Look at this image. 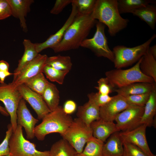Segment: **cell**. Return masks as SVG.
Instances as JSON below:
<instances>
[{"label":"cell","instance_id":"74e56055","mask_svg":"<svg viewBox=\"0 0 156 156\" xmlns=\"http://www.w3.org/2000/svg\"><path fill=\"white\" fill-rule=\"evenodd\" d=\"M88 99L94 102L100 107L105 105L112 99L109 95H103L99 92H91L87 95Z\"/></svg>","mask_w":156,"mask_h":156},{"label":"cell","instance_id":"ffe728a7","mask_svg":"<svg viewBox=\"0 0 156 156\" xmlns=\"http://www.w3.org/2000/svg\"><path fill=\"white\" fill-rule=\"evenodd\" d=\"M156 83L145 82L135 83L115 89L114 92H116L117 95L124 97L131 95L150 93L156 88Z\"/></svg>","mask_w":156,"mask_h":156},{"label":"cell","instance_id":"b9f144b4","mask_svg":"<svg viewBox=\"0 0 156 156\" xmlns=\"http://www.w3.org/2000/svg\"><path fill=\"white\" fill-rule=\"evenodd\" d=\"M13 75V73L9 71L0 70V83H4L6 77Z\"/></svg>","mask_w":156,"mask_h":156},{"label":"cell","instance_id":"ba28073f","mask_svg":"<svg viewBox=\"0 0 156 156\" xmlns=\"http://www.w3.org/2000/svg\"><path fill=\"white\" fill-rule=\"evenodd\" d=\"M96 24V31L93 37L86 39L80 47L90 50L98 57H104L113 62L114 55L109 47L105 34V25L99 21Z\"/></svg>","mask_w":156,"mask_h":156},{"label":"cell","instance_id":"8992f818","mask_svg":"<svg viewBox=\"0 0 156 156\" xmlns=\"http://www.w3.org/2000/svg\"><path fill=\"white\" fill-rule=\"evenodd\" d=\"M61 135L74 148L77 154L82 151L85 144L93 136L90 126L78 118L73 119L67 129Z\"/></svg>","mask_w":156,"mask_h":156},{"label":"cell","instance_id":"6da1fadb","mask_svg":"<svg viewBox=\"0 0 156 156\" xmlns=\"http://www.w3.org/2000/svg\"><path fill=\"white\" fill-rule=\"evenodd\" d=\"M96 23L91 15H77L61 41L52 49L55 53H58L78 48Z\"/></svg>","mask_w":156,"mask_h":156},{"label":"cell","instance_id":"603a6c76","mask_svg":"<svg viewBox=\"0 0 156 156\" xmlns=\"http://www.w3.org/2000/svg\"><path fill=\"white\" fill-rule=\"evenodd\" d=\"M24 51L23 56L19 60L17 67L14 72V76L17 75L27 64L34 60L39 53L37 52L36 44L25 39L23 42Z\"/></svg>","mask_w":156,"mask_h":156},{"label":"cell","instance_id":"f35d334b","mask_svg":"<svg viewBox=\"0 0 156 156\" xmlns=\"http://www.w3.org/2000/svg\"><path fill=\"white\" fill-rule=\"evenodd\" d=\"M11 15V8L7 0H0V20L6 19Z\"/></svg>","mask_w":156,"mask_h":156},{"label":"cell","instance_id":"30bf717a","mask_svg":"<svg viewBox=\"0 0 156 156\" xmlns=\"http://www.w3.org/2000/svg\"><path fill=\"white\" fill-rule=\"evenodd\" d=\"M144 109V107L130 105L118 115L114 121L120 131H129L142 125L141 121Z\"/></svg>","mask_w":156,"mask_h":156},{"label":"cell","instance_id":"d6a6232c","mask_svg":"<svg viewBox=\"0 0 156 156\" xmlns=\"http://www.w3.org/2000/svg\"><path fill=\"white\" fill-rule=\"evenodd\" d=\"M69 72L68 70H60L46 65L42 73L46 78L52 82H55L61 85L64 82L65 77Z\"/></svg>","mask_w":156,"mask_h":156},{"label":"cell","instance_id":"4316f807","mask_svg":"<svg viewBox=\"0 0 156 156\" xmlns=\"http://www.w3.org/2000/svg\"><path fill=\"white\" fill-rule=\"evenodd\" d=\"M49 151L51 156H77V154L74 148L63 138L54 143Z\"/></svg>","mask_w":156,"mask_h":156},{"label":"cell","instance_id":"5bb4252c","mask_svg":"<svg viewBox=\"0 0 156 156\" xmlns=\"http://www.w3.org/2000/svg\"><path fill=\"white\" fill-rule=\"evenodd\" d=\"M129 105L125 97L117 94L113 96L110 101L100 107V118L114 122L118 115Z\"/></svg>","mask_w":156,"mask_h":156},{"label":"cell","instance_id":"52a82bcc","mask_svg":"<svg viewBox=\"0 0 156 156\" xmlns=\"http://www.w3.org/2000/svg\"><path fill=\"white\" fill-rule=\"evenodd\" d=\"M9 145L11 156H51L49 151H39L34 143L26 140L19 125L12 134Z\"/></svg>","mask_w":156,"mask_h":156},{"label":"cell","instance_id":"f6af8a7d","mask_svg":"<svg viewBox=\"0 0 156 156\" xmlns=\"http://www.w3.org/2000/svg\"><path fill=\"white\" fill-rule=\"evenodd\" d=\"M0 113L3 115L8 116L9 115L5 107H4L0 105Z\"/></svg>","mask_w":156,"mask_h":156},{"label":"cell","instance_id":"e575fe53","mask_svg":"<svg viewBox=\"0 0 156 156\" xmlns=\"http://www.w3.org/2000/svg\"><path fill=\"white\" fill-rule=\"evenodd\" d=\"M122 142L124 149L123 156H148L137 146L123 141Z\"/></svg>","mask_w":156,"mask_h":156},{"label":"cell","instance_id":"1f68e13d","mask_svg":"<svg viewBox=\"0 0 156 156\" xmlns=\"http://www.w3.org/2000/svg\"><path fill=\"white\" fill-rule=\"evenodd\" d=\"M96 0H72V5L75 7L77 15H90L94 10Z\"/></svg>","mask_w":156,"mask_h":156},{"label":"cell","instance_id":"60d3db41","mask_svg":"<svg viewBox=\"0 0 156 156\" xmlns=\"http://www.w3.org/2000/svg\"><path fill=\"white\" fill-rule=\"evenodd\" d=\"M77 107L76 103L74 101L68 100L65 102L63 108L66 114L70 115L75 112Z\"/></svg>","mask_w":156,"mask_h":156},{"label":"cell","instance_id":"ab89813d","mask_svg":"<svg viewBox=\"0 0 156 156\" xmlns=\"http://www.w3.org/2000/svg\"><path fill=\"white\" fill-rule=\"evenodd\" d=\"M72 0H57L50 12L53 14L60 13L67 5L71 3Z\"/></svg>","mask_w":156,"mask_h":156},{"label":"cell","instance_id":"5b68a950","mask_svg":"<svg viewBox=\"0 0 156 156\" xmlns=\"http://www.w3.org/2000/svg\"><path fill=\"white\" fill-rule=\"evenodd\" d=\"M141 59L129 68H116L107 71L105 73V77L115 89L137 82L156 83L152 78L144 75L141 71L140 68Z\"/></svg>","mask_w":156,"mask_h":156},{"label":"cell","instance_id":"9c48e42d","mask_svg":"<svg viewBox=\"0 0 156 156\" xmlns=\"http://www.w3.org/2000/svg\"><path fill=\"white\" fill-rule=\"evenodd\" d=\"M22 99L17 86L12 82L8 84L0 83V101L4 104L10 116V124L13 132L17 126L16 111L19 103Z\"/></svg>","mask_w":156,"mask_h":156},{"label":"cell","instance_id":"8d00e7d4","mask_svg":"<svg viewBox=\"0 0 156 156\" xmlns=\"http://www.w3.org/2000/svg\"><path fill=\"white\" fill-rule=\"evenodd\" d=\"M13 132L12 126L10 123L7 126L5 137L0 144V156H5L10 154L9 141Z\"/></svg>","mask_w":156,"mask_h":156},{"label":"cell","instance_id":"f1b7e54d","mask_svg":"<svg viewBox=\"0 0 156 156\" xmlns=\"http://www.w3.org/2000/svg\"><path fill=\"white\" fill-rule=\"evenodd\" d=\"M104 142L93 136L86 143L82 151L77 156H103L102 150Z\"/></svg>","mask_w":156,"mask_h":156},{"label":"cell","instance_id":"7a4b0ae2","mask_svg":"<svg viewBox=\"0 0 156 156\" xmlns=\"http://www.w3.org/2000/svg\"><path fill=\"white\" fill-rule=\"evenodd\" d=\"M91 16L106 25L109 34L112 37L125 28L129 22L128 19L121 16L117 0H96Z\"/></svg>","mask_w":156,"mask_h":156},{"label":"cell","instance_id":"4dcf8cb0","mask_svg":"<svg viewBox=\"0 0 156 156\" xmlns=\"http://www.w3.org/2000/svg\"><path fill=\"white\" fill-rule=\"evenodd\" d=\"M49 82L43 73H41L28 79L24 84L42 95Z\"/></svg>","mask_w":156,"mask_h":156},{"label":"cell","instance_id":"f546056e","mask_svg":"<svg viewBox=\"0 0 156 156\" xmlns=\"http://www.w3.org/2000/svg\"><path fill=\"white\" fill-rule=\"evenodd\" d=\"M46 64L56 69L69 71L72 66L70 56L60 55L48 57Z\"/></svg>","mask_w":156,"mask_h":156},{"label":"cell","instance_id":"9a60e30c","mask_svg":"<svg viewBox=\"0 0 156 156\" xmlns=\"http://www.w3.org/2000/svg\"><path fill=\"white\" fill-rule=\"evenodd\" d=\"M17 122L25 130L26 138L32 139L35 137L34 130L39 120L35 118L31 113L23 99L20 101L16 111Z\"/></svg>","mask_w":156,"mask_h":156},{"label":"cell","instance_id":"bcb514c9","mask_svg":"<svg viewBox=\"0 0 156 156\" xmlns=\"http://www.w3.org/2000/svg\"><path fill=\"white\" fill-rule=\"evenodd\" d=\"M11 156V155L10 154L8 155H6V156Z\"/></svg>","mask_w":156,"mask_h":156},{"label":"cell","instance_id":"7402d4cb","mask_svg":"<svg viewBox=\"0 0 156 156\" xmlns=\"http://www.w3.org/2000/svg\"><path fill=\"white\" fill-rule=\"evenodd\" d=\"M156 114V88L150 93L149 99L144 107L141 124L145 125L147 127H155L154 118Z\"/></svg>","mask_w":156,"mask_h":156},{"label":"cell","instance_id":"277c9868","mask_svg":"<svg viewBox=\"0 0 156 156\" xmlns=\"http://www.w3.org/2000/svg\"><path fill=\"white\" fill-rule=\"evenodd\" d=\"M156 37L153 34L146 42L133 47H127L123 45L114 47L112 50L114 56V67L121 69L137 63L148 50L151 42Z\"/></svg>","mask_w":156,"mask_h":156},{"label":"cell","instance_id":"3957f363","mask_svg":"<svg viewBox=\"0 0 156 156\" xmlns=\"http://www.w3.org/2000/svg\"><path fill=\"white\" fill-rule=\"evenodd\" d=\"M41 123L35 127V137L40 141L43 140L48 134L58 133L60 135L67 129L73 119L64 112L63 107L59 105L46 115Z\"/></svg>","mask_w":156,"mask_h":156},{"label":"cell","instance_id":"d590c367","mask_svg":"<svg viewBox=\"0 0 156 156\" xmlns=\"http://www.w3.org/2000/svg\"><path fill=\"white\" fill-rule=\"evenodd\" d=\"M97 83L98 86L94 88L99 93L103 95H109L114 91L115 89L106 77L101 78L97 81Z\"/></svg>","mask_w":156,"mask_h":156},{"label":"cell","instance_id":"ac0fdd59","mask_svg":"<svg viewBox=\"0 0 156 156\" xmlns=\"http://www.w3.org/2000/svg\"><path fill=\"white\" fill-rule=\"evenodd\" d=\"M12 11V15L18 18L23 31L27 32L28 31L25 17L30 11V6L33 0H7Z\"/></svg>","mask_w":156,"mask_h":156},{"label":"cell","instance_id":"e0dca14e","mask_svg":"<svg viewBox=\"0 0 156 156\" xmlns=\"http://www.w3.org/2000/svg\"><path fill=\"white\" fill-rule=\"evenodd\" d=\"M93 136L103 142L113 134L120 131L114 122L101 118L93 122L90 125Z\"/></svg>","mask_w":156,"mask_h":156},{"label":"cell","instance_id":"44dd1931","mask_svg":"<svg viewBox=\"0 0 156 156\" xmlns=\"http://www.w3.org/2000/svg\"><path fill=\"white\" fill-rule=\"evenodd\" d=\"M124 149L122 141L119 131L112 134L106 143L102 150L103 156H123Z\"/></svg>","mask_w":156,"mask_h":156},{"label":"cell","instance_id":"cb8c5ba5","mask_svg":"<svg viewBox=\"0 0 156 156\" xmlns=\"http://www.w3.org/2000/svg\"><path fill=\"white\" fill-rule=\"evenodd\" d=\"M131 13L145 22L152 29H155L156 23L155 5L148 4L134 10Z\"/></svg>","mask_w":156,"mask_h":156},{"label":"cell","instance_id":"836d02e7","mask_svg":"<svg viewBox=\"0 0 156 156\" xmlns=\"http://www.w3.org/2000/svg\"><path fill=\"white\" fill-rule=\"evenodd\" d=\"M150 94L131 95L125 97L129 105L144 107L149 99Z\"/></svg>","mask_w":156,"mask_h":156},{"label":"cell","instance_id":"d4e9b609","mask_svg":"<svg viewBox=\"0 0 156 156\" xmlns=\"http://www.w3.org/2000/svg\"><path fill=\"white\" fill-rule=\"evenodd\" d=\"M42 96L51 111L59 106L60 92L54 84L49 82Z\"/></svg>","mask_w":156,"mask_h":156},{"label":"cell","instance_id":"7bdbcfd3","mask_svg":"<svg viewBox=\"0 0 156 156\" xmlns=\"http://www.w3.org/2000/svg\"><path fill=\"white\" fill-rule=\"evenodd\" d=\"M9 67L8 62L3 60H0V70L9 71Z\"/></svg>","mask_w":156,"mask_h":156},{"label":"cell","instance_id":"d6986e66","mask_svg":"<svg viewBox=\"0 0 156 156\" xmlns=\"http://www.w3.org/2000/svg\"><path fill=\"white\" fill-rule=\"evenodd\" d=\"M77 118L90 126L94 121L100 118V107L90 99L83 105L79 106L77 112Z\"/></svg>","mask_w":156,"mask_h":156},{"label":"cell","instance_id":"7c38bea8","mask_svg":"<svg viewBox=\"0 0 156 156\" xmlns=\"http://www.w3.org/2000/svg\"><path fill=\"white\" fill-rule=\"evenodd\" d=\"M23 99L30 105L36 113L38 119L42 120L51 111L41 95L33 91L24 84L17 86Z\"/></svg>","mask_w":156,"mask_h":156},{"label":"cell","instance_id":"2e32d148","mask_svg":"<svg viewBox=\"0 0 156 156\" xmlns=\"http://www.w3.org/2000/svg\"><path fill=\"white\" fill-rule=\"evenodd\" d=\"M72 5V9L70 14L61 28L55 34L51 35L44 42L35 43L36 50L38 53L47 48L52 49L61 41L66 31L72 23L77 15V12L75 7L73 5Z\"/></svg>","mask_w":156,"mask_h":156},{"label":"cell","instance_id":"484cf974","mask_svg":"<svg viewBox=\"0 0 156 156\" xmlns=\"http://www.w3.org/2000/svg\"><path fill=\"white\" fill-rule=\"evenodd\" d=\"M153 0H117V5L120 14L131 13L134 10L151 4H155Z\"/></svg>","mask_w":156,"mask_h":156},{"label":"cell","instance_id":"83f0119b","mask_svg":"<svg viewBox=\"0 0 156 156\" xmlns=\"http://www.w3.org/2000/svg\"><path fill=\"white\" fill-rule=\"evenodd\" d=\"M140 68L143 74L152 78L156 83V59L148 50L141 58Z\"/></svg>","mask_w":156,"mask_h":156},{"label":"cell","instance_id":"8fae6325","mask_svg":"<svg viewBox=\"0 0 156 156\" xmlns=\"http://www.w3.org/2000/svg\"><path fill=\"white\" fill-rule=\"evenodd\" d=\"M48 56L39 54L32 61L25 66L16 75L14 76L12 83L16 86L24 83L29 79L42 73Z\"/></svg>","mask_w":156,"mask_h":156},{"label":"cell","instance_id":"4fadbf2b","mask_svg":"<svg viewBox=\"0 0 156 156\" xmlns=\"http://www.w3.org/2000/svg\"><path fill=\"white\" fill-rule=\"evenodd\" d=\"M147 127L142 124L131 130L119 132L122 141L133 144L140 148L148 156H156L151 152L147 142L146 129Z\"/></svg>","mask_w":156,"mask_h":156},{"label":"cell","instance_id":"ee69618b","mask_svg":"<svg viewBox=\"0 0 156 156\" xmlns=\"http://www.w3.org/2000/svg\"><path fill=\"white\" fill-rule=\"evenodd\" d=\"M149 51L151 53L153 57L156 59V45L155 44L149 48Z\"/></svg>","mask_w":156,"mask_h":156}]
</instances>
